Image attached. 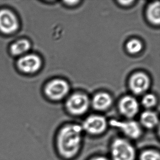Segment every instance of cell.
Segmentation results:
<instances>
[{"mask_svg": "<svg viewBox=\"0 0 160 160\" xmlns=\"http://www.w3.org/2000/svg\"><path fill=\"white\" fill-rule=\"evenodd\" d=\"M142 45L139 41L132 40L127 43L126 48L128 52L131 54H136L142 49Z\"/></svg>", "mask_w": 160, "mask_h": 160, "instance_id": "obj_15", "label": "cell"}, {"mask_svg": "<svg viewBox=\"0 0 160 160\" xmlns=\"http://www.w3.org/2000/svg\"><path fill=\"white\" fill-rule=\"evenodd\" d=\"M142 125L146 128H152L155 127L158 123L157 115L152 111H147L143 112L140 117Z\"/></svg>", "mask_w": 160, "mask_h": 160, "instance_id": "obj_13", "label": "cell"}, {"mask_svg": "<svg viewBox=\"0 0 160 160\" xmlns=\"http://www.w3.org/2000/svg\"><path fill=\"white\" fill-rule=\"evenodd\" d=\"M130 86L134 93L136 94H141L148 88L149 79L145 74L138 73L131 78Z\"/></svg>", "mask_w": 160, "mask_h": 160, "instance_id": "obj_9", "label": "cell"}, {"mask_svg": "<svg viewBox=\"0 0 160 160\" xmlns=\"http://www.w3.org/2000/svg\"><path fill=\"white\" fill-rule=\"evenodd\" d=\"M82 129L81 126L74 124L61 129L58 136V146L62 156L71 158L77 153L81 145Z\"/></svg>", "mask_w": 160, "mask_h": 160, "instance_id": "obj_1", "label": "cell"}, {"mask_svg": "<svg viewBox=\"0 0 160 160\" xmlns=\"http://www.w3.org/2000/svg\"><path fill=\"white\" fill-rule=\"evenodd\" d=\"M31 44L26 39H22L14 43L11 47V52L13 55L19 56L22 55L29 50Z\"/></svg>", "mask_w": 160, "mask_h": 160, "instance_id": "obj_12", "label": "cell"}, {"mask_svg": "<svg viewBox=\"0 0 160 160\" xmlns=\"http://www.w3.org/2000/svg\"><path fill=\"white\" fill-rule=\"evenodd\" d=\"M112 103V99L107 93H98L94 96L92 101V105L95 109L103 110L107 109Z\"/></svg>", "mask_w": 160, "mask_h": 160, "instance_id": "obj_11", "label": "cell"}, {"mask_svg": "<svg viewBox=\"0 0 160 160\" xmlns=\"http://www.w3.org/2000/svg\"><path fill=\"white\" fill-rule=\"evenodd\" d=\"M121 113L128 118L134 117L138 111V104L135 98L131 96L123 97L119 103Z\"/></svg>", "mask_w": 160, "mask_h": 160, "instance_id": "obj_10", "label": "cell"}, {"mask_svg": "<svg viewBox=\"0 0 160 160\" xmlns=\"http://www.w3.org/2000/svg\"><path fill=\"white\" fill-rule=\"evenodd\" d=\"M42 66V60L39 56L29 54L20 58L18 62V66L20 71L27 73L38 71Z\"/></svg>", "mask_w": 160, "mask_h": 160, "instance_id": "obj_7", "label": "cell"}, {"mask_svg": "<svg viewBox=\"0 0 160 160\" xmlns=\"http://www.w3.org/2000/svg\"><path fill=\"white\" fill-rule=\"evenodd\" d=\"M69 91V87L67 82L62 79H55L47 85L45 92L47 96L53 100L62 99Z\"/></svg>", "mask_w": 160, "mask_h": 160, "instance_id": "obj_3", "label": "cell"}, {"mask_svg": "<svg viewBox=\"0 0 160 160\" xmlns=\"http://www.w3.org/2000/svg\"><path fill=\"white\" fill-rule=\"evenodd\" d=\"M110 124L118 128L123 133L131 138H137L141 135V129L139 124L133 121L121 122L111 120Z\"/></svg>", "mask_w": 160, "mask_h": 160, "instance_id": "obj_8", "label": "cell"}, {"mask_svg": "<svg viewBox=\"0 0 160 160\" xmlns=\"http://www.w3.org/2000/svg\"><path fill=\"white\" fill-rule=\"evenodd\" d=\"M89 101L86 95L76 94L72 95L67 101L66 107L68 111L75 115L84 114L89 107Z\"/></svg>", "mask_w": 160, "mask_h": 160, "instance_id": "obj_5", "label": "cell"}, {"mask_svg": "<svg viewBox=\"0 0 160 160\" xmlns=\"http://www.w3.org/2000/svg\"><path fill=\"white\" fill-rule=\"evenodd\" d=\"M107 127L105 118L102 116L92 115L87 118L82 124V129L92 134H99Z\"/></svg>", "mask_w": 160, "mask_h": 160, "instance_id": "obj_6", "label": "cell"}, {"mask_svg": "<svg viewBox=\"0 0 160 160\" xmlns=\"http://www.w3.org/2000/svg\"><path fill=\"white\" fill-rule=\"evenodd\" d=\"M133 1H119L120 3H121L123 5H128V4H130L131 2H132Z\"/></svg>", "mask_w": 160, "mask_h": 160, "instance_id": "obj_18", "label": "cell"}, {"mask_svg": "<svg viewBox=\"0 0 160 160\" xmlns=\"http://www.w3.org/2000/svg\"><path fill=\"white\" fill-rule=\"evenodd\" d=\"M111 152L113 160H134L135 157L133 146L122 138H117L114 140Z\"/></svg>", "mask_w": 160, "mask_h": 160, "instance_id": "obj_2", "label": "cell"}, {"mask_svg": "<svg viewBox=\"0 0 160 160\" xmlns=\"http://www.w3.org/2000/svg\"><path fill=\"white\" fill-rule=\"evenodd\" d=\"M156 102V98L152 94H147L145 95L142 99V104L145 107L148 108L154 106Z\"/></svg>", "mask_w": 160, "mask_h": 160, "instance_id": "obj_17", "label": "cell"}, {"mask_svg": "<svg viewBox=\"0 0 160 160\" xmlns=\"http://www.w3.org/2000/svg\"><path fill=\"white\" fill-rule=\"evenodd\" d=\"M160 4L155 2L150 5L147 11L148 19L152 24L159 25L160 22Z\"/></svg>", "mask_w": 160, "mask_h": 160, "instance_id": "obj_14", "label": "cell"}, {"mask_svg": "<svg viewBox=\"0 0 160 160\" xmlns=\"http://www.w3.org/2000/svg\"><path fill=\"white\" fill-rule=\"evenodd\" d=\"M91 160H108L105 157H97V158H94V159H92Z\"/></svg>", "mask_w": 160, "mask_h": 160, "instance_id": "obj_19", "label": "cell"}, {"mask_svg": "<svg viewBox=\"0 0 160 160\" xmlns=\"http://www.w3.org/2000/svg\"><path fill=\"white\" fill-rule=\"evenodd\" d=\"M140 159V160H160V154L155 151H145L141 154Z\"/></svg>", "mask_w": 160, "mask_h": 160, "instance_id": "obj_16", "label": "cell"}, {"mask_svg": "<svg viewBox=\"0 0 160 160\" xmlns=\"http://www.w3.org/2000/svg\"><path fill=\"white\" fill-rule=\"evenodd\" d=\"M18 28V20L12 11L8 9L0 10V31L5 34H11Z\"/></svg>", "mask_w": 160, "mask_h": 160, "instance_id": "obj_4", "label": "cell"}]
</instances>
